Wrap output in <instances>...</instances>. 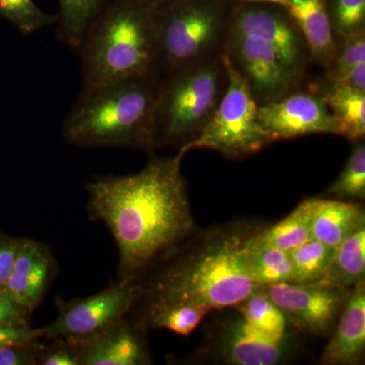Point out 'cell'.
Instances as JSON below:
<instances>
[{
    "instance_id": "cell-1",
    "label": "cell",
    "mask_w": 365,
    "mask_h": 365,
    "mask_svg": "<svg viewBox=\"0 0 365 365\" xmlns=\"http://www.w3.org/2000/svg\"><path fill=\"white\" fill-rule=\"evenodd\" d=\"M182 158H153L134 174L98 177L86 185L88 215L104 223L117 246L116 279L138 282L195 232Z\"/></svg>"
},
{
    "instance_id": "cell-2",
    "label": "cell",
    "mask_w": 365,
    "mask_h": 365,
    "mask_svg": "<svg viewBox=\"0 0 365 365\" xmlns=\"http://www.w3.org/2000/svg\"><path fill=\"white\" fill-rule=\"evenodd\" d=\"M255 230L240 222L195 230L144 274L141 292L210 312L235 306L259 287L240 261L242 244Z\"/></svg>"
},
{
    "instance_id": "cell-3",
    "label": "cell",
    "mask_w": 365,
    "mask_h": 365,
    "mask_svg": "<svg viewBox=\"0 0 365 365\" xmlns=\"http://www.w3.org/2000/svg\"><path fill=\"white\" fill-rule=\"evenodd\" d=\"M160 81V74H153L83 90L64 121V138L83 148L157 150L155 106Z\"/></svg>"
},
{
    "instance_id": "cell-4",
    "label": "cell",
    "mask_w": 365,
    "mask_h": 365,
    "mask_svg": "<svg viewBox=\"0 0 365 365\" xmlns=\"http://www.w3.org/2000/svg\"><path fill=\"white\" fill-rule=\"evenodd\" d=\"M79 52L83 90L160 74L157 11L145 0H113L91 26Z\"/></svg>"
},
{
    "instance_id": "cell-5",
    "label": "cell",
    "mask_w": 365,
    "mask_h": 365,
    "mask_svg": "<svg viewBox=\"0 0 365 365\" xmlns=\"http://www.w3.org/2000/svg\"><path fill=\"white\" fill-rule=\"evenodd\" d=\"M155 106V146L182 150L200 135L227 86L222 55L163 76Z\"/></svg>"
},
{
    "instance_id": "cell-6",
    "label": "cell",
    "mask_w": 365,
    "mask_h": 365,
    "mask_svg": "<svg viewBox=\"0 0 365 365\" xmlns=\"http://www.w3.org/2000/svg\"><path fill=\"white\" fill-rule=\"evenodd\" d=\"M232 6L230 0H180L158 13L160 74L222 56Z\"/></svg>"
},
{
    "instance_id": "cell-7",
    "label": "cell",
    "mask_w": 365,
    "mask_h": 365,
    "mask_svg": "<svg viewBox=\"0 0 365 365\" xmlns=\"http://www.w3.org/2000/svg\"><path fill=\"white\" fill-rule=\"evenodd\" d=\"M227 71L225 95L200 135L178 150L186 155L194 150L217 151L230 160H242L255 155L269 143L258 120L259 104L248 83L222 54Z\"/></svg>"
},
{
    "instance_id": "cell-8",
    "label": "cell",
    "mask_w": 365,
    "mask_h": 365,
    "mask_svg": "<svg viewBox=\"0 0 365 365\" xmlns=\"http://www.w3.org/2000/svg\"><path fill=\"white\" fill-rule=\"evenodd\" d=\"M209 319L205 335L188 361L225 365H278L299 353L295 336L272 339L250 325L235 307L217 309Z\"/></svg>"
},
{
    "instance_id": "cell-9",
    "label": "cell",
    "mask_w": 365,
    "mask_h": 365,
    "mask_svg": "<svg viewBox=\"0 0 365 365\" xmlns=\"http://www.w3.org/2000/svg\"><path fill=\"white\" fill-rule=\"evenodd\" d=\"M139 292L138 282L116 279L88 297L56 299L58 314L51 323L40 327L42 338L79 343L97 337L129 316Z\"/></svg>"
},
{
    "instance_id": "cell-10",
    "label": "cell",
    "mask_w": 365,
    "mask_h": 365,
    "mask_svg": "<svg viewBox=\"0 0 365 365\" xmlns=\"http://www.w3.org/2000/svg\"><path fill=\"white\" fill-rule=\"evenodd\" d=\"M223 54L248 83L259 105L299 90L306 81L272 47L230 28Z\"/></svg>"
},
{
    "instance_id": "cell-11",
    "label": "cell",
    "mask_w": 365,
    "mask_h": 365,
    "mask_svg": "<svg viewBox=\"0 0 365 365\" xmlns=\"http://www.w3.org/2000/svg\"><path fill=\"white\" fill-rule=\"evenodd\" d=\"M259 287L279 307L292 328L322 338L332 333L350 292L322 281Z\"/></svg>"
},
{
    "instance_id": "cell-12",
    "label": "cell",
    "mask_w": 365,
    "mask_h": 365,
    "mask_svg": "<svg viewBox=\"0 0 365 365\" xmlns=\"http://www.w3.org/2000/svg\"><path fill=\"white\" fill-rule=\"evenodd\" d=\"M230 30L270 46L297 73L307 78L312 63L309 47L299 26L282 7L234 2Z\"/></svg>"
},
{
    "instance_id": "cell-13",
    "label": "cell",
    "mask_w": 365,
    "mask_h": 365,
    "mask_svg": "<svg viewBox=\"0 0 365 365\" xmlns=\"http://www.w3.org/2000/svg\"><path fill=\"white\" fill-rule=\"evenodd\" d=\"M258 120L270 143L314 134H337L330 110L314 85L259 105Z\"/></svg>"
},
{
    "instance_id": "cell-14",
    "label": "cell",
    "mask_w": 365,
    "mask_h": 365,
    "mask_svg": "<svg viewBox=\"0 0 365 365\" xmlns=\"http://www.w3.org/2000/svg\"><path fill=\"white\" fill-rule=\"evenodd\" d=\"M148 331L130 316L78 345L81 365H150L153 364Z\"/></svg>"
},
{
    "instance_id": "cell-15",
    "label": "cell",
    "mask_w": 365,
    "mask_h": 365,
    "mask_svg": "<svg viewBox=\"0 0 365 365\" xmlns=\"http://www.w3.org/2000/svg\"><path fill=\"white\" fill-rule=\"evenodd\" d=\"M58 272V263L52 250L44 242L26 239L6 290L34 313L44 302Z\"/></svg>"
},
{
    "instance_id": "cell-16",
    "label": "cell",
    "mask_w": 365,
    "mask_h": 365,
    "mask_svg": "<svg viewBox=\"0 0 365 365\" xmlns=\"http://www.w3.org/2000/svg\"><path fill=\"white\" fill-rule=\"evenodd\" d=\"M365 353V282L350 289L331 339L322 353L323 365H356Z\"/></svg>"
},
{
    "instance_id": "cell-17",
    "label": "cell",
    "mask_w": 365,
    "mask_h": 365,
    "mask_svg": "<svg viewBox=\"0 0 365 365\" xmlns=\"http://www.w3.org/2000/svg\"><path fill=\"white\" fill-rule=\"evenodd\" d=\"M285 9L306 40L312 62L330 68L339 52L342 40L334 33L326 0H283Z\"/></svg>"
},
{
    "instance_id": "cell-18",
    "label": "cell",
    "mask_w": 365,
    "mask_h": 365,
    "mask_svg": "<svg viewBox=\"0 0 365 365\" xmlns=\"http://www.w3.org/2000/svg\"><path fill=\"white\" fill-rule=\"evenodd\" d=\"M209 313L206 307L153 297L140 289L129 316L145 330H167L189 336Z\"/></svg>"
},
{
    "instance_id": "cell-19",
    "label": "cell",
    "mask_w": 365,
    "mask_h": 365,
    "mask_svg": "<svg viewBox=\"0 0 365 365\" xmlns=\"http://www.w3.org/2000/svg\"><path fill=\"white\" fill-rule=\"evenodd\" d=\"M365 227L361 204L334 198H312V237L328 246L341 242Z\"/></svg>"
},
{
    "instance_id": "cell-20",
    "label": "cell",
    "mask_w": 365,
    "mask_h": 365,
    "mask_svg": "<svg viewBox=\"0 0 365 365\" xmlns=\"http://www.w3.org/2000/svg\"><path fill=\"white\" fill-rule=\"evenodd\" d=\"M330 110L336 125V135L348 140L364 139L365 91L347 86L314 83Z\"/></svg>"
},
{
    "instance_id": "cell-21",
    "label": "cell",
    "mask_w": 365,
    "mask_h": 365,
    "mask_svg": "<svg viewBox=\"0 0 365 365\" xmlns=\"http://www.w3.org/2000/svg\"><path fill=\"white\" fill-rule=\"evenodd\" d=\"M240 261L246 275L256 284L270 285L292 281L290 252L252 244L247 237L240 251Z\"/></svg>"
},
{
    "instance_id": "cell-22",
    "label": "cell",
    "mask_w": 365,
    "mask_h": 365,
    "mask_svg": "<svg viewBox=\"0 0 365 365\" xmlns=\"http://www.w3.org/2000/svg\"><path fill=\"white\" fill-rule=\"evenodd\" d=\"M312 198L302 201L297 208L279 222L257 228L248 237L255 245L290 252L313 239L311 230Z\"/></svg>"
},
{
    "instance_id": "cell-23",
    "label": "cell",
    "mask_w": 365,
    "mask_h": 365,
    "mask_svg": "<svg viewBox=\"0 0 365 365\" xmlns=\"http://www.w3.org/2000/svg\"><path fill=\"white\" fill-rule=\"evenodd\" d=\"M321 281L344 289L365 282V227L336 247L333 260Z\"/></svg>"
},
{
    "instance_id": "cell-24",
    "label": "cell",
    "mask_w": 365,
    "mask_h": 365,
    "mask_svg": "<svg viewBox=\"0 0 365 365\" xmlns=\"http://www.w3.org/2000/svg\"><path fill=\"white\" fill-rule=\"evenodd\" d=\"M57 37L79 52L86 34L104 7V0H58Z\"/></svg>"
},
{
    "instance_id": "cell-25",
    "label": "cell",
    "mask_w": 365,
    "mask_h": 365,
    "mask_svg": "<svg viewBox=\"0 0 365 365\" xmlns=\"http://www.w3.org/2000/svg\"><path fill=\"white\" fill-rule=\"evenodd\" d=\"M234 307L250 325L269 338L279 340L292 335L284 314L260 287Z\"/></svg>"
},
{
    "instance_id": "cell-26",
    "label": "cell",
    "mask_w": 365,
    "mask_h": 365,
    "mask_svg": "<svg viewBox=\"0 0 365 365\" xmlns=\"http://www.w3.org/2000/svg\"><path fill=\"white\" fill-rule=\"evenodd\" d=\"M335 249L312 239L299 248L290 251L292 261V283L309 284L323 279L333 260Z\"/></svg>"
},
{
    "instance_id": "cell-27",
    "label": "cell",
    "mask_w": 365,
    "mask_h": 365,
    "mask_svg": "<svg viewBox=\"0 0 365 365\" xmlns=\"http://www.w3.org/2000/svg\"><path fill=\"white\" fill-rule=\"evenodd\" d=\"M354 143L344 169L325 191V195L330 198L353 202L365 199L364 139Z\"/></svg>"
},
{
    "instance_id": "cell-28",
    "label": "cell",
    "mask_w": 365,
    "mask_h": 365,
    "mask_svg": "<svg viewBox=\"0 0 365 365\" xmlns=\"http://www.w3.org/2000/svg\"><path fill=\"white\" fill-rule=\"evenodd\" d=\"M0 16L11 21L25 36L52 26L58 20L57 14L42 11L34 0H0Z\"/></svg>"
},
{
    "instance_id": "cell-29",
    "label": "cell",
    "mask_w": 365,
    "mask_h": 365,
    "mask_svg": "<svg viewBox=\"0 0 365 365\" xmlns=\"http://www.w3.org/2000/svg\"><path fill=\"white\" fill-rule=\"evenodd\" d=\"M365 66V30L342 40L339 52L325 73V85H345L360 67Z\"/></svg>"
},
{
    "instance_id": "cell-30",
    "label": "cell",
    "mask_w": 365,
    "mask_h": 365,
    "mask_svg": "<svg viewBox=\"0 0 365 365\" xmlns=\"http://www.w3.org/2000/svg\"><path fill=\"white\" fill-rule=\"evenodd\" d=\"M334 33L341 40L365 30V0H326Z\"/></svg>"
},
{
    "instance_id": "cell-31",
    "label": "cell",
    "mask_w": 365,
    "mask_h": 365,
    "mask_svg": "<svg viewBox=\"0 0 365 365\" xmlns=\"http://www.w3.org/2000/svg\"><path fill=\"white\" fill-rule=\"evenodd\" d=\"M37 365H81L78 345L62 338L42 339Z\"/></svg>"
},
{
    "instance_id": "cell-32",
    "label": "cell",
    "mask_w": 365,
    "mask_h": 365,
    "mask_svg": "<svg viewBox=\"0 0 365 365\" xmlns=\"http://www.w3.org/2000/svg\"><path fill=\"white\" fill-rule=\"evenodd\" d=\"M26 237L0 232V290L6 289L14 263Z\"/></svg>"
},
{
    "instance_id": "cell-33",
    "label": "cell",
    "mask_w": 365,
    "mask_h": 365,
    "mask_svg": "<svg viewBox=\"0 0 365 365\" xmlns=\"http://www.w3.org/2000/svg\"><path fill=\"white\" fill-rule=\"evenodd\" d=\"M42 339L0 348V365H37Z\"/></svg>"
},
{
    "instance_id": "cell-34",
    "label": "cell",
    "mask_w": 365,
    "mask_h": 365,
    "mask_svg": "<svg viewBox=\"0 0 365 365\" xmlns=\"http://www.w3.org/2000/svg\"><path fill=\"white\" fill-rule=\"evenodd\" d=\"M43 339L39 328L32 324H0V348Z\"/></svg>"
},
{
    "instance_id": "cell-35",
    "label": "cell",
    "mask_w": 365,
    "mask_h": 365,
    "mask_svg": "<svg viewBox=\"0 0 365 365\" xmlns=\"http://www.w3.org/2000/svg\"><path fill=\"white\" fill-rule=\"evenodd\" d=\"M33 312L21 306L6 289L0 290V324H32Z\"/></svg>"
},
{
    "instance_id": "cell-36",
    "label": "cell",
    "mask_w": 365,
    "mask_h": 365,
    "mask_svg": "<svg viewBox=\"0 0 365 365\" xmlns=\"http://www.w3.org/2000/svg\"><path fill=\"white\" fill-rule=\"evenodd\" d=\"M145 1L158 14L180 0H145Z\"/></svg>"
},
{
    "instance_id": "cell-37",
    "label": "cell",
    "mask_w": 365,
    "mask_h": 365,
    "mask_svg": "<svg viewBox=\"0 0 365 365\" xmlns=\"http://www.w3.org/2000/svg\"><path fill=\"white\" fill-rule=\"evenodd\" d=\"M232 2H252V4H268L280 6L283 0H230Z\"/></svg>"
}]
</instances>
